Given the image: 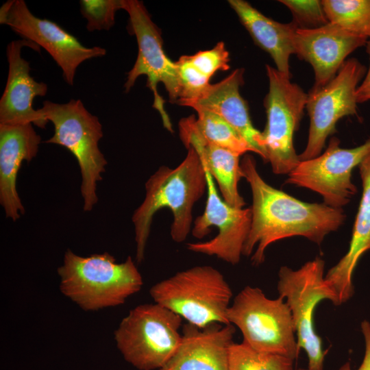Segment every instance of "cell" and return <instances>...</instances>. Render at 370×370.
Here are the masks:
<instances>
[{"mask_svg": "<svg viewBox=\"0 0 370 370\" xmlns=\"http://www.w3.org/2000/svg\"><path fill=\"white\" fill-rule=\"evenodd\" d=\"M179 130L186 149L193 147L197 151L203 166L217 182L224 201L233 207L244 208L246 203L238 188L242 178L241 156L206 142L194 132L186 118L180 120Z\"/></svg>", "mask_w": 370, "mask_h": 370, "instance_id": "cell-21", "label": "cell"}, {"mask_svg": "<svg viewBox=\"0 0 370 370\" xmlns=\"http://www.w3.org/2000/svg\"><path fill=\"white\" fill-rule=\"evenodd\" d=\"M175 168L162 166L145 183V196L132 217L134 227L136 260L141 263L150 234L154 214L162 208H169L173 214L171 236L182 243L193 227V208L207 190V180L203 164L193 148Z\"/></svg>", "mask_w": 370, "mask_h": 370, "instance_id": "cell-2", "label": "cell"}, {"mask_svg": "<svg viewBox=\"0 0 370 370\" xmlns=\"http://www.w3.org/2000/svg\"><path fill=\"white\" fill-rule=\"evenodd\" d=\"M366 51L369 56V65L362 82L359 84L356 92L358 103L370 100V38L366 44Z\"/></svg>", "mask_w": 370, "mask_h": 370, "instance_id": "cell-31", "label": "cell"}, {"mask_svg": "<svg viewBox=\"0 0 370 370\" xmlns=\"http://www.w3.org/2000/svg\"><path fill=\"white\" fill-rule=\"evenodd\" d=\"M367 72L356 58H349L325 86L309 91L306 108L310 117L308 142L299 160L319 156L329 136L336 132L337 122L357 114L356 92Z\"/></svg>", "mask_w": 370, "mask_h": 370, "instance_id": "cell-11", "label": "cell"}, {"mask_svg": "<svg viewBox=\"0 0 370 370\" xmlns=\"http://www.w3.org/2000/svg\"><path fill=\"white\" fill-rule=\"evenodd\" d=\"M123 10L129 16V30L136 36L138 56L132 69L128 72L124 84L128 92L139 76L146 75L147 86L153 92V108L160 113L164 127L173 132L171 122L164 106V99L158 92V83H162L170 101L176 103L180 96V85L176 62L165 54L160 29L153 22L143 3L138 0H122Z\"/></svg>", "mask_w": 370, "mask_h": 370, "instance_id": "cell-10", "label": "cell"}, {"mask_svg": "<svg viewBox=\"0 0 370 370\" xmlns=\"http://www.w3.org/2000/svg\"><path fill=\"white\" fill-rule=\"evenodd\" d=\"M186 119L194 132L206 142L228 149L240 156L254 152L250 145L225 121L218 115L203 109L195 110Z\"/></svg>", "mask_w": 370, "mask_h": 370, "instance_id": "cell-23", "label": "cell"}, {"mask_svg": "<svg viewBox=\"0 0 370 370\" xmlns=\"http://www.w3.org/2000/svg\"><path fill=\"white\" fill-rule=\"evenodd\" d=\"M244 69H236L221 82L210 84L197 98L181 106L210 111L230 125L267 162L262 132L251 122L246 101L240 94Z\"/></svg>", "mask_w": 370, "mask_h": 370, "instance_id": "cell-18", "label": "cell"}, {"mask_svg": "<svg viewBox=\"0 0 370 370\" xmlns=\"http://www.w3.org/2000/svg\"><path fill=\"white\" fill-rule=\"evenodd\" d=\"M149 294L155 303L199 328L230 324L227 312L232 291L224 275L212 266L179 271L152 286Z\"/></svg>", "mask_w": 370, "mask_h": 370, "instance_id": "cell-4", "label": "cell"}, {"mask_svg": "<svg viewBox=\"0 0 370 370\" xmlns=\"http://www.w3.org/2000/svg\"><path fill=\"white\" fill-rule=\"evenodd\" d=\"M291 40L294 53L310 64L314 69L313 88H322L330 82L347 57L366 45L368 40L330 22L314 29L297 28Z\"/></svg>", "mask_w": 370, "mask_h": 370, "instance_id": "cell-15", "label": "cell"}, {"mask_svg": "<svg viewBox=\"0 0 370 370\" xmlns=\"http://www.w3.org/2000/svg\"><path fill=\"white\" fill-rule=\"evenodd\" d=\"M58 274L61 293L85 311L122 305L143 285L131 256L117 263L108 252L81 256L69 249Z\"/></svg>", "mask_w": 370, "mask_h": 370, "instance_id": "cell-3", "label": "cell"}, {"mask_svg": "<svg viewBox=\"0 0 370 370\" xmlns=\"http://www.w3.org/2000/svg\"><path fill=\"white\" fill-rule=\"evenodd\" d=\"M362 193L353 225L349 248L339 261L325 275L334 291L340 305L354 293V271L363 254L370 250V153L358 165Z\"/></svg>", "mask_w": 370, "mask_h": 370, "instance_id": "cell-20", "label": "cell"}, {"mask_svg": "<svg viewBox=\"0 0 370 370\" xmlns=\"http://www.w3.org/2000/svg\"><path fill=\"white\" fill-rule=\"evenodd\" d=\"M293 14V22L297 28L314 29L329 23L321 1L281 0Z\"/></svg>", "mask_w": 370, "mask_h": 370, "instance_id": "cell-28", "label": "cell"}, {"mask_svg": "<svg viewBox=\"0 0 370 370\" xmlns=\"http://www.w3.org/2000/svg\"><path fill=\"white\" fill-rule=\"evenodd\" d=\"M180 85V96L176 103L199 97L210 84L208 77L202 74L190 61L188 56H182L175 62Z\"/></svg>", "mask_w": 370, "mask_h": 370, "instance_id": "cell-27", "label": "cell"}, {"mask_svg": "<svg viewBox=\"0 0 370 370\" xmlns=\"http://www.w3.org/2000/svg\"><path fill=\"white\" fill-rule=\"evenodd\" d=\"M297 370H309L308 369H299Z\"/></svg>", "mask_w": 370, "mask_h": 370, "instance_id": "cell-32", "label": "cell"}, {"mask_svg": "<svg viewBox=\"0 0 370 370\" xmlns=\"http://www.w3.org/2000/svg\"><path fill=\"white\" fill-rule=\"evenodd\" d=\"M40 143L32 123L0 124V203L13 221L25 211L16 190L17 175L23 161L36 156Z\"/></svg>", "mask_w": 370, "mask_h": 370, "instance_id": "cell-19", "label": "cell"}, {"mask_svg": "<svg viewBox=\"0 0 370 370\" xmlns=\"http://www.w3.org/2000/svg\"><path fill=\"white\" fill-rule=\"evenodd\" d=\"M79 5L89 32L109 30L114 24L116 12L123 9L122 0H81Z\"/></svg>", "mask_w": 370, "mask_h": 370, "instance_id": "cell-26", "label": "cell"}, {"mask_svg": "<svg viewBox=\"0 0 370 370\" xmlns=\"http://www.w3.org/2000/svg\"><path fill=\"white\" fill-rule=\"evenodd\" d=\"M0 23L22 39L45 49L62 71L64 81L73 86L77 67L84 61L102 57L106 50L87 47L58 24L34 16L23 0H10L0 8Z\"/></svg>", "mask_w": 370, "mask_h": 370, "instance_id": "cell-13", "label": "cell"}, {"mask_svg": "<svg viewBox=\"0 0 370 370\" xmlns=\"http://www.w3.org/2000/svg\"><path fill=\"white\" fill-rule=\"evenodd\" d=\"M370 153V138L351 149L340 147L333 136L325 151L319 156L300 160L288 174L285 184L306 188L319 193L323 204L342 209L357 193L352 181V171Z\"/></svg>", "mask_w": 370, "mask_h": 370, "instance_id": "cell-12", "label": "cell"}, {"mask_svg": "<svg viewBox=\"0 0 370 370\" xmlns=\"http://www.w3.org/2000/svg\"><path fill=\"white\" fill-rule=\"evenodd\" d=\"M228 3L255 43L271 56L276 69L291 77L289 59L294 53L291 36L297 28L295 24L268 18L245 1L229 0Z\"/></svg>", "mask_w": 370, "mask_h": 370, "instance_id": "cell-22", "label": "cell"}, {"mask_svg": "<svg viewBox=\"0 0 370 370\" xmlns=\"http://www.w3.org/2000/svg\"><path fill=\"white\" fill-rule=\"evenodd\" d=\"M241 171L252 194L251 226L243 256L251 255L254 265L264 262L266 249L278 241L299 236L319 245L343 224V209L304 202L269 185L260 175L252 156L243 158Z\"/></svg>", "mask_w": 370, "mask_h": 370, "instance_id": "cell-1", "label": "cell"}, {"mask_svg": "<svg viewBox=\"0 0 370 370\" xmlns=\"http://www.w3.org/2000/svg\"><path fill=\"white\" fill-rule=\"evenodd\" d=\"M293 362L282 355L258 352L243 342L233 343L228 370H294Z\"/></svg>", "mask_w": 370, "mask_h": 370, "instance_id": "cell-25", "label": "cell"}, {"mask_svg": "<svg viewBox=\"0 0 370 370\" xmlns=\"http://www.w3.org/2000/svg\"><path fill=\"white\" fill-rule=\"evenodd\" d=\"M39 110L54 126V134L46 143L66 148L76 158L82 175L83 208L90 212L98 201L97 183L102 180L108 162L99 148L103 137L97 116L84 107L80 99L65 103L45 101Z\"/></svg>", "mask_w": 370, "mask_h": 370, "instance_id": "cell-5", "label": "cell"}, {"mask_svg": "<svg viewBox=\"0 0 370 370\" xmlns=\"http://www.w3.org/2000/svg\"><path fill=\"white\" fill-rule=\"evenodd\" d=\"M204 169L207 201L204 212L194 221L191 232L197 238H203L209 234L211 227H216L218 233L209 241L188 243L187 249L193 252L216 256L234 265L241 260L249 232L251 208H236L225 202L219 195L212 175L205 167Z\"/></svg>", "mask_w": 370, "mask_h": 370, "instance_id": "cell-14", "label": "cell"}, {"mask_svg": "<svg viewBox=\"0 0 370 370\" xmlns=\"http://www.w3.org/2000/svg\"><path fill=\"white\" fill-rule=\"evenodd\" d=\"M269 92L264 99L267 123L262 132L263 145L273 173L288 174L299 162L293 146V135L298 129L308 94L291 77L266 65Z\"/></svg>", "mask_w": 370, "mask_h": 370, "instance_id": "cell-9", "label": "cell"}, {"mask_svg": "<svg viewBox=\"0 0 370 370\" xmlns=\"http://www.w3.org/2000/svg\"><path fill=\"white\" fill-rule=\"evenodd\" d=\"M182 318L155 304L132 309L114 331L125 360L138 370H160L172 358L181 340Z\"/></svg>", "mask_w": 370, "mask_h": 370, "instance_id": "cell-6", "label": "cell"}, {"mask_svg": "<svg viewBox=\"0 0 370 370\" xmlns=\"http://www.w3.org/2000/svg\"><path fill=\"white\" fill-rule=\"evenodd\" d=\"M227 318L251 348L293 360L297 358L300 349L292 315L282 297L270 299L258 287L246 286L234 298Z\"/></svg>", "mask_w": 370, "mask_h": 370, "instance_id": "cell-7", "label": "cell"}, {"mask_svg": "<svg viewBox=\"0 0 370 370\" xmlns=\"http://www.w3.org/2000/svg\"><path fill=\"white\" fill-rule=\"evenodd\" d=\"M324 270L325 261L316 257L298 269L282 266L278 271V292L291 310L297 345L307 355L309 370H323L325 357L321 338L314 330L315 308L323 300L340 306Z\"/></svg>", "mask_w": 370, "mask_h": 370, "instance_id": "cell-8", "label": "cell"}, {"mask_svg": "<svg viewBox=\"0 0 370 370\" xmlns=\"http://www.w3.org/2000/svg\"><path fill=\"white\" fill-rule=\"evenodd\" d=\"M235 332L232 324L214 323L201 328L184 323L177 351L160 370H228Z\"/></svg>", "mask_w": 370, "mask_h": 370, "instance_id": "cell-17", "label": "cell"}, {"mask_svg": "<svg viewBox=\"0 0 370 370\" xmlns=\"http://www.w3.org/2000/svg\"><path fill=\"white\" fill-rule=\"evenodd\" d=\"M23 47L40 52L36 44L25 40L11 41L7 47L8 75L4 92L0 99V124L32 123L45 129L49 122L39 110L33 108L36 97H44L48 90L44 82H38L30 75L29 62L21 56Z\"/></svg>", "mask_w": 370, "mask_h": 370, "instance_id": "cell-16", "label": "cell"}, {"mask_svg": "<svg viewBox=\"0 0 370 370\" xmlns=\"http://www.w3.org/2000/svg\"><path fill=\"white\" fill-rule=\"evenodd\" d=\"M361 332L365 341V354L363 360L356 370H370V322L364 320L360 323ZM338 370H352L349 362H346Z\"/></svg>", "mask_w": 370, "mask_h": 370, "instance_id": "cell-30", "label": "cell"}, {"mask_svg": "<svg viewBox=\"0 0 370 370\" xmlns=\"http://www.w3.org/2000/svg\"><path fill=\"white\" fill-rule=\"evenodd\" d=\"M330 23L356 36L370 38V0L321 1Z\"/></svg>", "mask_w": 370, "mask_h": 370, "instance_id": "cell-24", "label": "cell"}, {"mask_svg": "<svg viewBox=\"0 0 370 370\" xmlns=\"http://www.w3.org/2000/svg\"><path fill=\"white\" fill-rule=\"evenodd\" d=\"M191 63L205 76L211 77L218 71L230 69V54L223 42H218L212 49L199 51L188 56Z\"/></svg>", "mask_w": 370, "mask_h": 370, "instance_id": "cell-29", "label": "cell"}]
</instances>
